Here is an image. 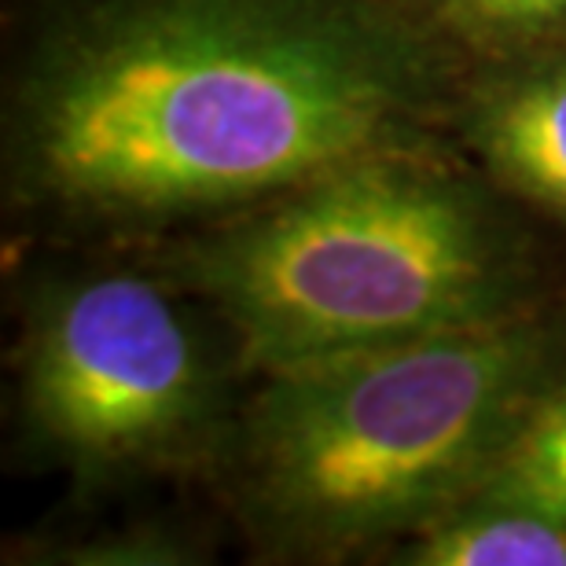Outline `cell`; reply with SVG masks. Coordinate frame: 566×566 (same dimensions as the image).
Segmentation results:
<instances>
[{"instance_id":"cell-1","label":"cell","mask_w":566,"mask_h":566,"mask_svg":"<svg viewBox=\"0 0 566 566\" xmlns=\"http://www.w3.org/2000/svg\"><path fill=\"white\" fill-rule=\"evenodd\" d=\"M449 52L387 0H104L22 74L8 177L71 221L243 213L434 151Z\"/></svg>"},{"instance_id":"cell-2","label":"cell","mask_w":566,"mask_h":566,"mask_svg":"<svg viewBox=\"0 0 566 566\" xmlns=\"http://www.w3.org/2000/svg\"><path fill=\"white\" fill-rule=\"evenodd\" d=\"M534 316L262 371L235 430V493L269 545L346 556L420 534L474 496L548 387Z\"/></svg>"},{"instance_id":"cell-3","label":"cell","mask_w":566,"mask_h":566,"mask_svg":"<svg viewBox=\"0 0 566 566\" xmlns=\"http://www.w3.org/2000/svg\"><path fill=\"white\" fill-rule=\"evenodd\" d=\"M180 269L254 371L504 321L530 280L512 221L434 151L371 158L235 213Z\"/></svg>"},{"instance_id":"cell-4","label":"cell","mask_w":566,"mask_h":566,"mask_svg":"<svg viewBox=\"0 0 566 566\" xmlns=\"http://www.w3.org/2000/svg\"><path fill=\"white\" fill-rule=\"evenodd\" d=\"M19 376L30 434L88 474L180 457L213 409L196 332L163 283L137 273L85 276L41 298Z\"/></svg>"},{"instance_id":"cell-5","label":"cell","mask_w":566,"mask_h":566,"mask_svg":"<svg viewBox=\"0 0 566 566\" xmlns=\"http://www.w3.org/2000/svg\"><path fill=\"white\" fill-rule=\"evenodd\" d=\"M460 133L493 180L566 221V41L490 63L460 99Z\"/></svg>"},{"instance_id":"cell-6","label":"cell","mask_w":566,"mask_h":566,"mask_svg":"<svg viewBox=\"0 0 566 566\" xmlns=\"http://www.w3.org/2000/svg\"><path fill=\"white\" fill-rule=\"evenodd\" d=\"M416 566H566V523L526 507L463 504L416 534Z\"/></svg>"},{"instance_id":"cell-7","label":"cell","mask_w":566,"mask_h":566,"mask_svg":"<svg viewBox=\"0 0 566 566\" xmlns=\"http://www.w3.org/2000/svg\"><path fill=\"white\" fill-rule=\"evenodd\" d=\"M468 504L526 507L566 523V382L541 394Z\"/></svg>"},{"instance_id":"cell-8","label":"cell","mask_w":566,"mask_h":566,"mask_svg":"<svg viewBox=\"0 0 566 566\" xmlns=\"http://www.w3.org/2000/svg\"><path fill=\"white\" fill-rule=\"evenodd\" d=\"M449 49L490 63L566 41V0H405Z\"/></svg>"}]
</instances>
